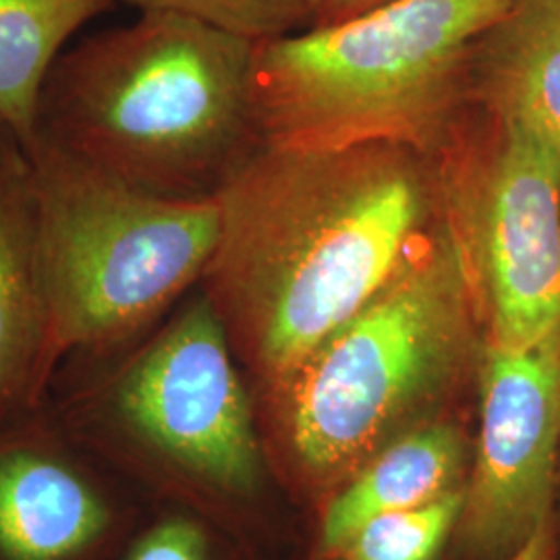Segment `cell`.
<instances>
[{"mask_svg":"<svg viewBox=\"0 0 560 560\" xmlns=\"http://www.w3.org/2000/svg\"><path fill=\"white\" fill-rule=\"evenodd\" d=\"M201 277L252 393L287 381L442 229L436 159L261 143L217 196Z\"/></svg>","mask_w":560,"mask_h":560,"instance_id":"obj_1","label":"cell"},{"mask_svg":"<svg viewBox=\"0 0 560 560\" xmlns=\"http://www.w3.org/2000/svg\"><path fill=\"white\" fill-rule=\"evenodd\" d=\"M46 405L133 492L233 536L256 520L270 478L256 400L200 287L138 342L62 363Z\"/></svg>","mask_w":560,"mask_h":560,"instance_id":"obj_2","label":"cell"},{"mask_svg":"<svg viewBox=\"0 0 560 560\" xmlns=\"http://www.w3.org/2000/svg\"><path fill=\"white\" fill-rule=\"evenodd\" d=\"M483 328L444 226L279 386L254 393L270 467L330 494L386 444L476 397Z\"/></svg>","mask_w":560,"mask_h":560,"instance_id":"obj_3","label":"cell"},{"mask_svg":"<svg viewBox=\"0 0 560 560\" xmlns=\"http://www.w3.org/2000/svg\"><path fill=\"white\" fill-rule=\"evenodd\" d=\"M254 46L185 15L143 11L60 52L36 131L143 191L212 200L261 145Z\"/></svg>","mask_w":560,"mask_h":560,"instance_id":"obj_4","label":"cell"},{"mask_svg":"<svg viewBox=\"0 0 560 560\" xmlns=\"http://www.w3.org/2000/svg\"><path fill=\"white\" fill-rule=\"evenodd\" d=\"M511 0H388L349 20L256 42L261 143L339 150L400 143L436 156L474 108V42Z\"/></svg>","mask_w":560,"mask_h":560,"instance_id":"obj_5","label":"cell"},{"mask_svg":"<svg viewBox=\"0 0 560 560\" xmlns=\"http://www.w3.org/2000/svg\"><path fill=\"white\" fill-rule=\"evenodd\" d=\"M36 200L46 363L102 358L143 339L200 287L214 254L217 198L143 191L38 133L23 145Z\"/></svg>","mask_w":560,"mask_h":560,"instance_id":"obj_6","label":"cell"},{"mask_svg":"<svg viewBox=\"0 0 560 560\" xmlns=\"http://www.w3.org/2000/svg\"><path fill=\"white\" fill-rule=\"evenodd\" d=\"M434 159L442 226L486 342L529 349L560 337V162L478 108Z\"/></svg>","mask_w":560,"mask_h":560,"instance_id":"obj_7","label":"cell"},{"mask_svg":"<svg viewBox=\"0 0 560 560\" xmlns=\"http://www.w3.org/2000/svg\"><path fill=\"white\" fill-rule=\"evenodd\" d=\"M476 407L455 540L467 560H511L557 515L560 337L529 349L483 339Z\"/></svg>","mask_w":560,"mask_h":560,"instance_id":"obj_8","label":"cell"},{"mask_svg":"<svg viewBox=\"0 0 560 560\" xmlns=\"http://www.w3.org/2000/svg\"><path fill=\"white\" fill-rule=\"evenodd\" d=\"M143 520L46 402L0 421V560H122Z\"/></svg>","mask_w":560,"mask_h":560,"instance_id":"obj_9","label":"cell"},{"mask_svg":"<svg viewBox=\"0 0 560 560\" xmlns=\"http://www.w3.org/2000/svg\"><path fill=\"white\" fill-rule=\"evenodd\" d=\"M48 314L42 287L36 200L20 141L0 133V421L42 407L52 376L46 363Z\"/></svg>","mask_w":560,"mask_h":560,"instance_id":"obj_10","label":"cell"},{"mask_svg":"<svg viewBox=\"0 0 560 560\" xmlns=\"http://www.w3.org/2000/svg\"><path fill=\"white\" fill-rule=\"evenodd\" d=\"M467 90L474 108L560 162V0H511L471 46Z\"/></svg>","mask_w":560,"mask_h":560,"instance_id":"obj_11","label":"cell"},{"mask_svg":"<svg viewBox=\"0 0 560 560\" xmlns=\"http://www.w3.org/2000/svg\"><path fill=\"white\" fill-rule=\"evenodd\" d=\"M471 442L460 416H451L386 444L326 497L318 534L322 557L330 559L368 521L463 488Z\"/></svg>","mask_w":560,"mask_h":560,"instance_id":"obj_12","label":"cell"},{"mask_svg":"<svg viewBox=\"0 0 560 560\" xmlns=\"http://www.w3.org/2000/svg\"><path fill=\"white\" fill-rule=\"evenodd\" d=\"M120 0H0V122L25 145L50 67L83 23Z\"/></svg>","mask_w":560,"mask_h":560,"instance_id":"obj_13","label":"cell"},{"mask_svg":"<svg viewBox=\"0 0 560 560\" xmlns=\"http://www.w3.org/2000/svg\"><path fill=\"white\" fill-rule=\"evenodd\" d=\"M463 488L368 521L328 560H439L455 538Z\"/></svg>","mask_w":560,"mask_h":560,"instance_id":"obj_14","label":"cell"},{"mask_svg":"<svg viewBox=\"0 0 560 560\" xmlns=\"http://www.w3.org/2000/svg\"><path fill=\"white\" fill-rule=\"evenodd\" d=\"M143 11H166L208 23L245 40L280 38L307 27L314 0H120Z\"/></svg>","mask_w":560,"mask_h":560,"instance_id":"obj_15","label":"cell"},{"mask_svg":"<svg viewBox=\"0 0 560 560\" xmlns=\"http://www.w3.org/2000/svg\"><path fill=\"white\" fill-rule=\"evenodd\" d=\"M122 560H247L233 534L198 513L161 506L141 521Z\"/></svg>","mask_w":560,"mask_h":560,"instance_id":"obj_16","label":"cell"},{"mask_svg":"<svg viewBox=\"0 0 560 560\" xmlns=\"http://www.w3.org/2000/svg\"><path fill=\"white\" fill-rule=\"evenodd\" d=\"M388 0H314V11L307 27L330 25L342 20H349L353 15H360L363 11H370Z\"/></svg>","mask_w":560,"mask_h":560,"instance_id":"obj_17","label":"cell"},{"mask_svg":"<svg viewBox=\"0 0 560 560\" xmlns=\"http://www.w3.org/2000/svg\"><path fill=\"white\" fill-rule=\"evenodd\" d=\"M511 560H560L559 532L557 520L544 525L529 544Z\"/></svg>","mask_w":560,"mask_h":560,"instance_id":"obj_18","label":"cell"},{"mask_svg":"<svg viewBox=\"0 0 560 560\" xmlns=\"http://www.w3.org/2000/svg\"><path fill=\"white\" fill-rule=\"evenodd\" d=\"M555 520H557V532H559V544H560V476H559V497H557V515H555Z\"/></svg>","mask_w":560,"mask_h":560,"instance_id":"obj_19","label":"cell"},{"mask_svg":"<svg viewBox=\"0 0 560 560\" xmlns=\"http://www.w3.org/2000/svg\"><path fill=\"white\" fill-rule=\"evenodd\" d=\"M2 129H4V127H2V122H0V133H2Z\"/></svg>","mask_w":560,"mask_h":560,"instance_id":"obj_20","label":"cell"}]
</instances>
